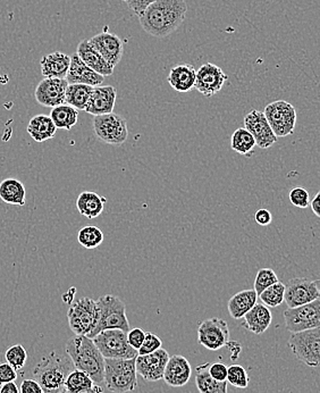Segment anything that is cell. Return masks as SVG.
I'll use <instances>...</instances> for the list:
<instances>
[{
	"instance_id": "cell-1",
	"label": "cell",
	"mask_w": 320,
	"mask_h": 393,
	"mask_svg": "<svg viewBox=\"0 0 320 393\" xmlns=\"http://www.w3.org/2000/svg\"><path fill=\"white\" fill-rule=\"evenodd\" d=\"M187 12L185 0H156L141 15L139 20L148 35L165 38L183 24Z\"/></svg>"
},
{
	"instance_id": "cell-2",
	"label": "cell",
	"mask_w": 320,
	"mask_h": 393,
	"mask_svg": "<svg viewBox=\"0 0 320 393\" xmlns=\"http://www.w3.org/2000/svg\"><path fill=\"white\" fill-rule=\"evenodd\" d=\"M66 353L76 370L87 373L96 385H105V358L92 339L75 335L67 341Z\"/></svg>"
},
{
	"instance_id": "cell-3",
	"label": "cell",
	"mask_w": 320,
	"mask_h": 393,
	"mask_svg": "<svg viewBox=\"0 0 320 393\" xmlns=\"http://www.w3.org/2000/svg\"><path fill=\"white\" fill-rule=\"evenodd\" d=\"M74 368L68 356L51 351L35 367L33 379L38 382L44 393H65V382Z\"/></svg>"
},
{
	"instance_id": "cell-4",
	"label": "cell",
	"mask_w": 320,
	"mask_h": 393,
	"mask_svg": "<svg viewBox=\"0 0 320 393\" xmlns=\"http://www.w3.org/2000/svg\"><path fill=\"white\" fill-rule=\"evenodd\" d=\"M98 306V318L97 324L92 332L87 335L89 338L94 339L106 329H122L128 332L130 331V322L126 316L125 303L118 297L113 294H106L97 300Z\"/></svg>"
},
{
	"instance_id": "cell-5",
	"label": "cell",
	"mask_w": 320,
	"mask_h": 393,
	"mask_svg": "<svg viewBox=\"0 0 320 393\" xmlns=\"http://www.w3.org/2000/svg\"><path fill=\"white\" fill-rule=\"evenodd\" d=\"M105 387L113 393H128L137 387L135 359H105Z\"/></svg>"
},
{
	"instance_id": "cell-6",
	"label": "cell",
	"mask_w": 320,
	"mask_h": 393,
	"mask_svg": "<svg viewBox=\"0 0 320 393\" xmlns=\"http://www.w3.org/2000/svg\"><path fill=\"white\" fill-rule=\"evenodd\" d=\"M92 340L105 359H135L139 356L128 344V332L122 329H106Z\"/></svg>"
},
{
	"instance_id": "cell-7",
	"label": "cell",
	"mask_w": 320,
	"mask_h": 393,
	"mask_svg": "<svg viewBox=\"0 0 320 393\" xmlns=\"http://www.w3.org/2000/svg\"><path fill=\"white\" fill-rule=\"evenodd\" d=\"M288 346L297 361L312 368L320 367V329L292 333Z\"/></svg>"
},
{
	"instance_id": "cell-8",
	"label": "cell",
	"mask_w": 320,
	"mask_h": 393,
	"mask_svg": "<svg viewBox=\"0 0 320 393\" xmlns=\"http://www.w3.org/2000/svg\"><path fill=\"white\" fill-rule=\"evenodd\" d=\"M98 318V306L96 300L81 298L70 303L67 318L70 329L75 335H89L92 332Z\"/></svg>"
},
{
	"instance_id": "cell-9",
	"label": "cell",
	"mask_w": 320,
	"mask_h": 393,
	"mask_svg": "<svg viewBox=\"0 0 320 393\" xmlns=\"http://www.w3.org/2000/svg\"><path fill=\"white\" fill-rule=\"evenodd\" d=\"M266 119L277 138L292 135L297 126V111L285 100H276L266 106Z\"/></svg>"
},
{
	"instance_id": "cell-10",
	"label": "cell",
	"mask_w": 320,
	"mask_h": 393,
	"mask_svg": "<svg viewBox=\"0 0 320 393\" xmlns=\"http://www.w3.org/2000/svg\"><path fill=\"white\" fill-rule=\"evenodd\" d=\"M92 123L97 138L107 145L121 146L128 140V122L121 115L115 113L99 115L94 116Z\"/></svg>"
},
{
	"instance_id": "cell-11",
	"label": "cell",
	"mask_w": 320,
	"mask_h": 393,
	"mask_svg": "<svg viewBox=\"0 0 320 393\" xmlns=\"http://www.w3.org/2000/svg\"><path fill=\"white\" fill-rule=\"evenodd\" d=\"M284 320L286 329L291 333L320 329V298L302 306L286 309Z\"/></svg>"
},
{
	"instance_id": "cell-12",
	"label": "cell",
	"mask_w": 320,
	"mask_h": 393,
	"mask_svg": "<svg viewBox=\"0 0 320 393\" xmlns=\"http://www.w3.org/2000/svg\"><path fill=\"white\" fill-rule=\"evenodd\" d=\"M197 333L199 344L210 351H217L230 342V329L226 320L221 318H213L202 320Z\"/></svg>"
},
{
	"instance_id": "cell-13",
	"label": "cell",
	"mask_w": 320,
	"mask_h": 393,
	"mask_svg": "<svg viewBox=\"0 0 320 393\" xmlns=\"http://www.w3.org/2000/svg\"><path fill=\"white\" fill-rule=\"evenodd\" d=\"M320 280L295 277L285 284V301L288 308L302 306L319 298Z\"/></svg>"
},
{
	"instance_id": "cell-14",
	"label": "cell",
	"mask_w": 320,
	"mask_h": 393,
	"mask_svg": "<svg viewBox=\"0 0 320 393\" xmlns=\"http://www.w3.org/2000/svg\"><path fill=\"white\" fill-rule=\"evenodd\" d=\"M168 361V353L163 348L149 355L137 356L135 358L137 374L147 382L160 381L164 379Z\"/></svg>"
},
{
	"instance_id": "cell-15",
	"label": "cell",
	"mask_w": 320,
	"mask_h": 393,
	"mask_svg": "<svg viewBox=\"0 0 320 393\" xmlns=\"http://www.w3.org/2000/svg\"><path fill=\"white\" fill-rule=\"evenodd\" d=\"M227 79L228 76L221 67L211 63H206L197 71L195 89L204 97L210 98L219 94Z\"/></svg>"
},
{
	"instance_id": "cell-16",
	"label": "cell",
	"mask_w": 320,
	"mask_h": 393,
	"mask_svg": "<svg viewBox=\"0 0 320 393\" xmlns=\"http://www.w3.org/2000/svg\"><path fill=\"white\" fill-rule=\"evenodd\" d=\"M245 128L252 134L256 140L257 146L260 149H268L277 143L278 138L275 135L271 130L264 111H251L245 116Z\"/></svg>"
},
{
	"instance_id": "cell-17",
	"label": "cell",
	"mask_w": 320,
	"mask_h": 393,
	"mask_svg": "<svg viewBox=\"0 0 320 393\" xmlns=\"http://www.w3.org/2000/svg\"><path fill=\"white\" fill-rule=\"evenodd\" d=\"M66 79H46L35 87V100L44 107H57L66 104Z\"/></svg>"
},
{
	"instance_id": "cell-18",
	"label": "cell",
	"mask_w": 320,
	"mask_h": 393,
	"mask_svg": "<svg viewBox=\"0 0 320 393\" xmlns=\"http://www.w3.org/2000/svg\"><path fill=\"white\" fill-rule=\"evenodd\" d=\"M90 42L102 57L111 65L116 66L124 54V42L120 37L109 32H101L90 39Z\"/></svg>"
},
{
	"instance_id": "cell-19",
	"label": "cell",
	"mask_w": 320,
	"mask_h": 393,
	"mask_svg": "<svg viewBox=\"0 0 320 393\" xmlns=\"http://www.w3.org/2000/svg\"><path fill=\"white\" fill-rule=\"evenodd\" d=\"M104 80L105 78L91 70L78 54L70 56V70L66 76L68 85H87L96 87L101 85Z\"/></svg>"
},
{
	"instance_id": "cell-20",
	"label": "cell",
	"mask_w": 320,
	"mask_h": 393,
	"mask_svg": "<svg viewBox=\"0 0 320 393\" xmlns=\"http://www.w3.org/2000/svg\"><path fill=\"white\" fill-rule=\"evenodd\" d=\"M116 87L113 85H106V87L99 85L94 87L85 111L94 116L113 113L116 104Z\"/></svg>"
},
{
	"instance_id": "cell-21",
	"label": "cell",
	"mask_w": 320,
	"mask_h": 393,
	"mask_svg": "<svg viewBox=\"0 0 320 393\" xmlns=\"http://www.w3.org/2000/svg\"><path fill=\"white\" fill-rule=\"evenodd\" d=\"M191 375H192V367L185 357L180 355L169 357L163 379L167 385L172 387H184L189 383Z\"/></svg>"
},
{
	"instance_id": "cell-22",
	"label": "cell",
	"mask_w": 320,
	"mask_h": 393,
	"mask_svg": "<svg viewBox=\"0 0 320 393\" xmlns=\"http://www.w3.org/2000/svg\"><path fill=\"white\" fill-rule=\"evenodd\" d=\"M76 54L79 55L80 59L85 61L91 70H94L97 73L104 76H111L113 73L115 67L111 66L104 57L91 44L90 40L85 39L80 42L76 49Z\"/></svg>"
},
{
	"instance_id": "cell-23",
	"label": "cell",
	"mask_w": 320,
	"mask_h": 393,
	"mask_svg": "<svg viewBox=\"0 0 320 393\" xmlns=\"http://www.w3.org/2000/svg\"><path fill=\"white\" fill-rule=\"evenodd\" d=\"M41 74L46 79H66L70 66V56L61 52L48 54L40 61Z\"/></svg>"
},
{
	"instance_id": "cell-24",
	"label": "cell",
	"mask_w": 320,
	"mask_h": 393,
	"mask_svg": "<svg viewBox=\"0 0 320 393\" xmlns=\"http://www.w3.org/2000/svg\"><path fill=\"white\" fill-rule=\"evenodd\" d=\"M242 327L256 335L264 334L271 327L273 315L271 309L264 303H257L256 306L245 315Z\"/></svg>"
},
{
	"instance_id": "cell-25",
	"label": "cell",
	"mask_w": 320,
	"mask_h": 393,
	"mask_svg": "<svg viewBox=\"0 0 320 393\" xmlns=\"http://www.w3.org/2000/svg\"><path fill=\"white\" fill-rule=\"evenodd\" d=\"M195 80H197V70L191 64H180L173 67L168 76V81L171 87L178 92H189L195 89Z\"/></svg>"
},
{
	"instance_id": "cell-26",
	"label": "cell",
	"mask_w": 320,
	"mask_h": 393,
	"mask_svg": "<svg viewBox=\"0 0 320 393\" xmlns=\"http://www.w3.org/2000/svg\"><path fill=\"white\" fill-rule=\"evenodd\" d=\"M258 298L259 297L254 289H247L234 294L227 305L230 318L234 320H241L245 318V315L256 306Z\"/></svg>"
},
{
	"instance_id": "cell-27",
	"label": "cell",
	"mask_w": 320,
	"mask_h": 393,
	"mask_svg": "<svg viewBox=\"0 0 320 393\" xmlns=\"http://www.w3.org/2000/svg\"><path fill=\"white\" fill-rule=\"evenodd\" d=\"M27 130L30 137L32 138L35 143H44L55 137L57 128L50 116L44 114H39L31 119Z\"/></svg>"
},
{
	"instance_id": "cell-28",
	"label": "cell",
	"mask_w": 320,
	"mask_h": 393,
	"mask_svg": "<svg viewBox=\"0 0 320 393\" xmlns=\"http://www.w3.org/2000/svg\"><path fill=\"white\" fill-rule=\"evenodd\" d=\"M106 202H107V199L104 198L98 193L85 191L79 195V198L76 200V208L81 215L85 216L87 219H94L101 215L102 212L105 210Z\"/></svg>"
},
{
	"instance_id": "cell-29",
	"label": "cell",
	"mask_w": 320,
	"mask_h": 393,
	"mask_svg": "<svg viewBox=\"0 0 320 393\" xmlns=\"http://www.w3.org/2000/svg\"><path fill=\"white\" fill-rule=\"evenodd\" d=\"M210 363L195 368V385L200 393H227V381H217L209 373Z\"/></svg>"
},
{
	"instance_id": "cell-30",
	"label": "cell",
	"mask_w": 320,
	"mask_h": 393,
	"mask_svg": "<svg viewBox=\"0 0 320 393\" xmlns=\"http://www.w3.org/2000/svg\"><path fill=\"white\" fill-rule=\"evenodd\" d=\"M0 199L8 205L24 206L27 202V190L18 179H6L0 183Z\"/></svg>"
},
{
	"instance_id": "cell-31",
	"label": "cell",
	"mask_w": 320,
	"mask_h": 393,
	"mask_svg": "<svg viewBox=\"0 0 320 393\" xmlns=\"http://www.w3.org/2000/svg\"><path fill=\"white\" fill-rule=\"evenodd\" d=\"M50 119L53 120L56 128L70 131L78 124L79 111L72 106L64 104V105L57 106L51 109Z\"/></svg>"
},
{
	"instance_id": "cell-32",
	"label": "cell",
	"mask_w": 320,
	"mask_h": 393,
	"mask_svg": "<svg viewBox=\"0 0 320 393\" xmlns=\"http://www.w3.org/2000/svg\"><path fill=\"white\" fill-rule=\"evenodd\" d=\"M94 87L87 85H68L66 90V104L78 111H85Z\"/></svg>"
},
{
	"instance_id": "cell-33",
	"label": "cell",
	"mask_w": 320,
	"mask_h": 393,
	"mask_svg": "<svg viewBox=\"0 0 320 393\" xmlns=\"http://www.w3.org/2000/svg\"><path fill=\"white\" fill-rule=\"evenodd\" d=\"M257 146L256 140L252 137V134L247 131L245 128H240L234 131L230 138V148L233 152L243 156H251L254 152V147Z\"/></svg>"
},
{
	"instance_id": "cell-34",
	"label": "cell",
	"mask_w": 320,
	"mask_h": 393,
	"mask_svg": "<svg viewBox=\"0 0 320 393\" xmlns=\"http://www.w3.org/2000/svg\"><path fill=\"white\" fill-rule=\"evenodd\" d=\"M96 385L94 380L82 370L74 368L65 382V393H81Z\"/></svg>"
},
{
	"instance_id": "cell-35",
	"label": "cell",
	"mask_w": 320,
	"mask_h": 393,
	"mask_svg": "<svg viewBox=\"0 0 320 393\" xmlns=\"http://www.w3.org/2000/svg\"><path fill=\"white\" fill-rule=\"evenodd\" d=\"M261 303L268 308H276L284 303L285 299V284L284 283H275L273 286L266 289L259 296Z\"/></svg>"
},
{
	"instance_id": "cell-36",
	"label": "cell",
	"mask_w": 320,
	"mask_h": 393,
	"mask_svg": "<svg viewBox=\"0 0 320 393\" xmlns=\"http://www.w3.org/2000/svg\"><path fill=\"white\" fill-rule=\"evenodd\" d=\"M78 241L85 249H94V248L99 247L104 242V234L99 227L94 226V225L85 226L79 231Z\"/></svg>"
},
{
	"instance_id": "cell-37",
	"label": "cell",
	"mask_w": 320,
	"mask_h": 393,
	"mask_svg": "<svg viewBox=\"0 0 320 393\" xmlns=\"http://www.w3.org/2000/svg\"><path fill=\"white\" fill-rule=\"evenodd\" d=\"M5 358L15 370H23L27 361V350L20 344H15L7 349Z\"/></svg>"
},
{
	"instance_id": "cell-38",
	"label": "cell",
	"mask_w": 320,
	"mask_h": 393,
	"mask_svg": "<svg viewBox=\"0 0 320 393\" xmlns=\"http://www.w3.org/2000/svg\"><path fill=\"white\" fill-rule=\"evenodd\" d=\"M278 282V277L276 273L271 268H261L257 273L256 280H254V290L259 297L266 289Z\"/></svg>"
},
{
	"instance_id": "cell-39",
	"label": "cell",
	"mask_w": 320,
	"mask_h": 393,
	"mask_svg": "<svg viewBox=\"0 0 320 393\" xmlns=\"http://www.w3.org/2000/svg\"><path fill=\"white\" fill-rule=\"evenodd\" d=\"M227 382L238 389H247L249 387V375L245 367L241 365H232L228 367Z\"/></svg>"
},
{
	"instance_id": "cell-40",
	"label": "cell",
	"mask_w": 320,
	"mask_h": 393,
	"mask_svg": "<svg viewBox=\"0 0 320 393\" xmlns=\"http://www.w3.org/2000/svg\"><path fill=\"white\" fill-rule=\"evenodd\" d=\"M288 198L293 206L297 208H307L310 206V195L306 188L294 187L288 193Z\"/></svg>"
},
{
	"instance_id": "cell-41",
	"label": "cell",
	"mask_w": 320,
	"mask_h": 393,
	"mask_svg": "<svg viewBox=\"0 0 320 393\" xmlns=\"http://www.w3.org/2000/svg\"><path fill=\"white\" fill-rule=\"evenodd\" d=\"M161 340L158 338L157 335L152 332H146V338L143 341L142 346L140 349L137 350L139 356L149 355V353H154L161 348Z\"/></svg>"
},
{
	"instance_id": "cell-42",
	"label": "cell",
	"mask_w": 320,
	"mask_h": 393,
	"mask_svg": "<svg viewBox=\"0 0 320 393\" xmlns=\"http://www.w3.org/2000/svg\"><path fill=\"white\" fill-rule=\"evenodd\" d=\"M123 1L126 4V6L131 9L134 14L137 15V18H140L144 11L156 0H123Z\"/></svg>"
},
{
	"instance_id": "cell-43",
	"label": "cell",
	"mask_w": 320,
	"mask_h": 393,
	"mask_svg": "<svg viewBox=\"0 0 320 393\" xmlns=\"http://www.w3.org/2000/svg\"><path fill=\"white\" fill-rule=\"evenodd\" d=\"M18 379V370H15L8 363L0 364V387L14 382Z\"/></svg>"
},
{
	"instance_id": "cell-44",
	"label": "cell",
	"mask_w": 320,
	"mask_h": 393,
	"mask_svg": "<svg viewBox=\"0 0 320 393\" xmlns=\"http://www.w3.org/2000/svg\"><path fill=\"white\" fill-rule=\"evenodd\" d=\"M144 338H146V332L142 329H139V327L130 329L128 332V344L135 350L140 349Z\"/></svg>"
},
{
	"instance_id": "cell-45",
	"label": "cell",
	"mask_w": 320,
	"mask_h": 393,
	"mask_svg": "<svg viewBox=\"0 0 320 393\" xmlns=\"http://www.w3.org/2000/svg\"><path fill=\"white\" fill-rule=\"evenodd\" d=\"M209 373L217 381H227L228 367L223 363H213V364L210 363Z\"/></svg>"
},
{
	"instance_id": "cell-46",
	"label": "cell",
	"mask_w": 320,
	"mask_h": 393,
	"mask_svg": "<svg viewBox=\"0 0 320 393\" xmlns=\"http://www.w3.org/2000/svg\"><path fill=\"white\" fill-rule=\"evenodd\" d=\"M20 393H44L42 387L35 379H25L20 387Z\"/></svg>"
},
{
	"instance_id": "cell-47",
	"label": "cell",
	"mask_w": 320,
	"mask_h": 393,
	"mask_svg": "<svg viewBox=\"0 0 320 393\" xmlns=\"http://www.w3.org/2000/svg\"><path fill=\"white\" fill-rule=\"evenodd\" d=\"M254 219H256L257 223L261 225V226H267V225L271 224V221H273V216H271V213L269 210L261 208V210L257 212L256 215H254Z\"/></svg>"
},
{
	"instance_id": "cell-48",
	"label": "cell",
	"mask_w": 320,
	"mask_h": 393,
	"mask_svg": "<svg viewBox=\"0 0 320 393\" xmlns=\"http://www.w3.org/2000/svg\"><path fill=\"white\" fill-rule=\"evenodd\" d=\"M227 348H230V358L232 359H238L239 358L240 353H241L242 346H240L239 342H236V341H230L228 344H227Z\"/></svg>"
},
{
	"instance_id": "cell-49",
	"label": "cell",
	"mask_w": 320,
	"mask_h": 393,
	"mask_svg": "<svg viewBox=\"0 0 320 393\" xmlns=\"http://www.w3.org/2000/svg\"><path fill=\"white\" fill-rule=\"evenodd\" d=\"M310 207L314 215L320 219V191L317 195H314V199L310 201Z\"/></svg>"
},
{
	"instance_id": "cell-50",
	"label": "cell",
	"mask_w": 320,
	"mask_h": 393,
	"mask_svg": "<svg viewBox=\"0 0 320 393\" xmlns=\"http://www.w3.org/2000/svg\"><path fill=\"white\" fill-rule=\"evenodd\" d=\"M0 393H20V387L15 385L14 382L0 387Z\"/></svg>"
},
{
	"instance_id": "cell-51",
	"label": "cell",
	"mask_w": 320,
	"mask_h": 393,
	"mask_svg": "<svg viewBox=\"0 0 320 393\" xmlns=\"http://www.w3.org/2000/svg\"><path fill=\"white\" fill-rule=\"evenodd\" d=\"M81 393H104V389L100 385H94V387H90L89 390L83 391Z\"/></svg>"
},
{
	"instance_id": "cell-52",
	"label": "cell",
	"mask_w": 320,
	"mask_h": 393,
	"mask_svg": "<svg viewBox=\"0 0 320 393\" xmlns=\"http://www.w3.org/2000/svg\"><path fill=\"white\" fill-rule=\"evenodd\" d=\"M319 298H320V291H319Z\"/></svg>"
}]
</instances>
